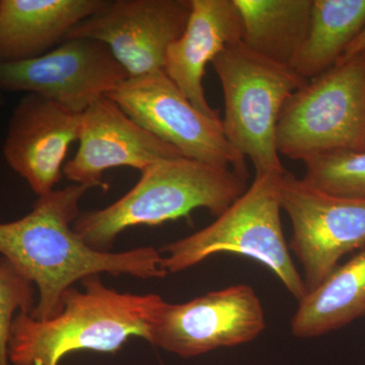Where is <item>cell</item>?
I'll list each match as a JSON object with an SVG mask.
<instances>
[{"instance_id": "obj_1", "label": "cell", "mask_w": 365, "mask_h": 365, "mask_svg": "<svg viewBox=\"0 0 365 365\" xmlns=\"http://www.w3.org/2000/svg\"><path fill=\"white\" fill-rule=\"evenodd\" d=\"M81 185L40 196L33 210L20 220L0 223V255L26 276L39 292L31 317L48 319L62 309V299L74 283L102 273L160 279L168 275L160 250L143 247L124 252L98 251L73 230Z\"/></svg>"}, {"instance_id": "obj_2", "label": "cell", "mask_w": 365, "mask_h": 365, "mask_svg": "<svg viewBox=\"0 0 365 365\" xmlns=\"http://www.w3.org/2000/svg\"><path fill=\"white\" fill-rule=\"evenodd\" d=\"M81 284L83 290H66L61 311L52 318L16 314L9 345L11 365H59L81 350L116 353L131 337L150 342L162 297L117 292L106 287L100 275Z\"/></svg>"}, {"instance_id": "obj_3", "label": "cell", "mask_w": 365, "mask_h": 365, "mask_svg": "<svg viewBox=\"0 0 365 365\" xmlns=\"http://www.w3.org/2000/svg\"><path fill=\"white\" fill-rule=\"evenodd\" d=\"M247 189V179L230 169L184 157L160 160L116 202L81 213L72 227L91 248L109 252L127 228L155 227L199 208L217 217Z\"/></svg>"}, {"instance_id": "obj_4", "label": "cell", "mask_w": 365, "mask_h": 365, "mask_svg": "<svg viewBox=\"0 0 365 365\" xmlns=\"http://www.w3.org/2000/svg\"><path fill=\"white\" fill-rule=\"evenodd\" d=\"M285 173L255 175L251 186L215 222L160 249L163 269L179 273L213 255H242L269 269L297 302L304 299L306 284L292 261L281 222Z\"/></svg>"}, {"instance_id": "obj_5", "label": "cell", "mask_w": 365, "mask_h": 365, "mask_svg": "<svg viewBox=\"0 0 365 365\" xmlns=\"http://www.w3.org/2000/svg\"><path fill=\"white\" fill-rule=\"evenodd\" d=\"M212 66L222 86L228 143L252 160L256 174L287 172L276 143L278 121L288 98L307 81L242 42L225 48Z\"/></svg>"}, {"instance_id": "obj_6", "label": "cell", "mask_w": 365, "mask_h": 365, "mask_svg": "<svg viewBox=\"0 0 365 365\" xmlns=\"http://www.w3.org/2000/svg\"><path fill=\"white\" fill-rule=\"evenodd\" d=\"M365 138V52L307 81L288 98L278 121L279 155L306 162L361 150Z\"/></svg>"}, {"instance_id": "obj_7", "label": "cell", "mask_w": 365, "mask_h": 365, "mask_svg": "<svg viewBox=\"0 0 365 365\" xmlns=\"http://www.w3.org/2000/svg\"><path fill=\"white\" fill-rule=\"evenodd\" d=\"M106 97L182 157L235 170L248 180L246 158L228 143L222 120L199 111L165 71L125 79Z\"/></svg>"}, {"instance_id": "obj_8", "label": "cell", "mask_w": 365, "mask_h": 365, "mask_svg": "<svg viewBox=\"0 0 365 365\" xmlns=\"http://www.w3.org/2000/svg\"><path fill=\"white\" fill-rule=\"evenodd\" d=\"M281 207L292 222L288 247L302 265L307 292L318 287L345 255L365 246V199L319 191L287 172Z\"/></svg>"}, {"instance_id": "obj_9", "label": "cell", "mask_w": 365, "mask_h": 365, "mask_svg": "<svg viewBox=\"0 0 365 365\" xmlns=\"http://www.w3.org/2000/svg\"><path fill=\"white\" fill-rule=\"evenodd\" d=\"M265 329L260 297L249 284H237L182 304L163 300L150 343L182 359H192L252 342Z\"/></svg>"}, {"instance_id": "obj_10", "label": "cell", "mask_w": 365, "mask_h": 365, "mask_svg": "<svg viewBox=\"0 0 365 365\" xmlns=\"http://www.w3.org/2000/svg\"><path fill=\"white\" fill-rule=\"evenodd\" d=\"M128 78L107 46L85 38L64 40L36 58L0 62V91L34 93L76 114Z\"/></svg>"}, {"instance_id": "obj_11", "label": "cell", "mask_w": 365, "mask_h": 365, "mask_svg": "<svg viewBox=\"0 0 365 365\" xmlns=\"http://www.w3.org/2000/svg\"><path fill=\"white\" fill-rule=\"evenodd\" d=\"M192 0H107L66 39L85 38L109 48L129 78L163 71L168 48L186 29Z\"/></svg>"}, {"instance_id": "obj_12", "label": "cell", "mask_w": 365, "mask_h": 365, "mask_svg": "<svg viewBox=\"0 0 365 365\" xmlns=\"http://www.w3.org/2000/svg\"><path fill=\"white\" fill-rule=\"evenodd\" d=\"M79 148L76 155L64 165L67 179L86 188L100 187L106 170L133 168L143 172L160 160L182 157L170 144L144 130L121 108L104 97L81 114Z\"/></svg>"}, {"instance_id": "obj_13", "label": "cell", "mask_w": 365, "mask_h": 365, "mask_svg": "<svg viewBox=\"0 0 365 365\" xmlns=\"http://www.w3.org/2000/svg\"><path fill=\"white\" fill-rule=\"evenodd\" d=\"M81 128V114L28 93L9 121L4 158L28 182L34 193L46 195L63 176L69 146L78 140Z\"/></svg>"}, {"instance_id": "obj_14", "label": "cell", "mask_w": 365, "mask_h": 365, "mask_svg": "<svg viewBox=\"0 0 365 365\" xmlns=\"http://www.w3.org/2000/svg\"><path fill=\"white\" fill-rule=\"evenodd\" d=\"M242 40L241 16L234 0H192L186 29L168 48L163 71L199 111L220 119L206 100V66Z\"/></svg>"}, {"instance_id": "obj_15", "label": "cell", "mask_w": 365, "mask_h": 365, "mask_svg": "<svg viewBox=\"0 0 365 365\" xmlns=\"http://www.w3.org/2000/svg\"><path fill=\"white\" fill-rule=\"evenodd\" d=\"M107 0H0V62L42 56Z\"/></svg>"}, {"instance_id": "obj_16", "label": "cell", "mask_w": 365, "mask_h": 365, "mask_svg": "<svg viewBox=\"0 0 365 365\" xmlns=\"http://www.w3.org/2000/svg\"><path fill=\"white\" fill-rule=\"evenodd\" d=\"M365 316V250L307 292L290 322L300 339L319 337Z\"/></svg>"}, {"instance_id": "obj_17", "label": "cell", "mask_w": 365, "mask_h": 365, "mask_svg": "<svg viewBox=\"0 0 365 365\" xmlns=\"http://www.w3.org/2000/svg\"><path fill=\"white\" fill-rule=\"evenodd\" d=\"M242 40L261 56L289 66L306 39L313 0H234Z\"/></svg>"}, {"instance_id": "obj_18", "label": "cell", "mask_w": 365, "mask_h": 365, "mask_svg": "<svg viewBox=\"0 0 365 365\" xmlns=\"http://www.w3.org/2000/svg\"><path fill=\"white\" fill-rule=\"evenodd\" d=\"M365 26V0H313L311 24L290 67L309 81L339 62Z\"/></svg>"}, {"instance_id": "obj_19", "label": "cell", "mask_w": 365, "mask_h": 365, "mask_svg": "<svg viewBox=\"0 0 365 365\" xmlns=\"http://www.w3.org/2000/svg\"><path fill=\"white\" fill-rule=\"evenodd\" d=\"M302 181L332 195L365 199V150H340L304 162Z\"/></svg>"}, {"instance_id": "obj_20", "label": "cell", "mask_w": 365, "mask_h": 365, "mask_svg": "<svg viewBox=\"0 0 365 365\" xmlns=\"http://www.w3.org/2000/svg\"><path fill=\"white\" fill-rule=\"evenodd\" d=\"M35 285L14 264L0 257V365H11L9 356L11 327L16 314L32 313Z\"/></svg>"}, {"instance_id": "obj_21", "label": "cell", "mask_w": 365, "mask_h": 365, "mask_svg": "<svg viewBox=\"0 0 365 365\" xmlns=\"http://www.w3.org/2000/svg\"><path fill=\"white\" fill-rule=\"evenodd\" d=\"M364 52H365V26L364 30L359 33V35L353 40L351 44L348 46L344 54L341 57L339 62L352 58V57L356 56V55ZM339 62H338V63H339Z\"/></svg>"}, {"instance_id": "obj_22", "label": "cell", "mask_w": 365, "mask_h": 365, "mask_svg": "<svg viewBox=\"0 0 365 365\" xmlns=\"http://www.w3.org/2000/svg\"><path fill=\"white\" fill-rule=\"evenodd\" d=\"M362 150H365V138H364V146H362Z\"/></svg>"}]
</instances>
